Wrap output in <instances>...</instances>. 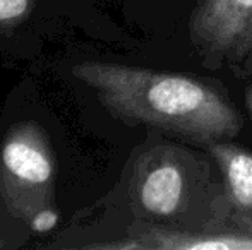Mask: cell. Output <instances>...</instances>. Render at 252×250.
<instances>
[{
	"instance_id": "6da1fadb",
	"label": "cell",
	"mask_w": 252,
	"mask_h": 250,
	"mask_svg": "<svg viewBox=\"0 0 252 250\" xmlns=\"http://www.w3.org/2000/svg\"><path fill=\"white\" fill-rule=\"evenodd\" d=\"M72 76L94 91L113 117L190 142L230 140L240 113L209 84L182 74L110 62H81Z\"/></svg>"
},
{
	"instance_id": "7a4b0ae2",
	"label": "cell",
	"mask_w": 252,
	"mask_h": 250,
	"mask_svg": "<svg viewBox=\"0 0 252 250\" xmlns=\"http://www.w3.org/2000/svg\"><path fill=\"white\" fill-rule=\"evenodd\" d=\"M0 194L5 209L31 224L33 218L53 209L55 161L40 125L21 124L5 136L0 153Z\"/></svg>"
},
{
	"instance_id": "3957f363",
	"label": "cell",
	"mask_w": 252,
	"mask_h": 250,
	"mask_svg": "<svg viewBox=\"0 0 252 250\" xmlns=\"http://www.w3.org/2000/svg\"><path fill=\"white\" fill-rule=\"evenodd\" d=\"M189 153L158 146L144 153L132 175V199L141 214L172 220L186 211L192 192Z\"/></svg>"
},
{
	"instance_id": "277c9868",
	"label": "cell",
	"mask_w": 252,
	"mask_h": 250,
	"mask_svg": "<svg viewBox=\"0 0 252 250\" xmlns=\"http://www.w3.org/2000/svg\"><path fill=\"white\" fill-rule=\"evenodd\" d=\"M189 34L208 65L240 62L252 52V0H201Z\"/></svg>"
},
{
	"instance_id": "5b68a950",
	"label": "cell",
	"mask_w": 252,
	"mask_h": 250,
	"mask_svg": "<svg viewBox=\"0 0 252 250\" xmlns=\"http://www.w3.org/2000/svg\"><path fill=\"white\" fill-rule=\"evenodd\" d=\"M106 249L156 250H252L251 231H186L148 228L136 240L110 244Z\"/></svg>"
},
{
	"instance_id": "8992f818",
	"label": "cell",
	"mask_w": 252,
	"mask_h": 250,
	"mask_svg": "<svg viewBox=\"0 0 252 250\" xmlns=\"http://www.w3.org/2000/svg\"><path fill=\"white\" fill-rule=\"evenodd\" d=\"M208 147L223 173L232 204L252 213V153L226 140H216Z\"/></svg>"
},
{
	"instance_id": "52a82bcc",
	"label": "cell",
	"mask_w": 252,
	"mask_h": 250,
	"mask_svg": "<svg viewBox=\"0 0 252 250\" xmlns=\"http://www.w3.org/2000/svg\"><path fill=\"white\" fill-rule=\"evenodd\" d=\"M28 224L0 206V250L21 249L28 242Z\"/></svg>"
},
{
	"instance_id": "ba28073f",
	"label": "cell",
	"mask_w": 252,
	"mask_h": 250,
	"mask_svg": "<svg viewBox=\"0 0 252 250\" xmlns=\"http://www.w3.org/2000/svg\"><path fill=\"white\" fill-rule=\"evenodd\" d=\"M33 7L34 0H0V31H10L23 24Z\"/></svg>"
},
{
	"instance_id": "9c48e42d",
	"label": "cell",
	"mask_w": 252,
	"mask_h": 250,
	"mask_svg": "<svg viewBox=\"0 0 252 250\" xmlns=\"http://www.w3.org/2000/svg\"><path fill=\"white\" fill-rule=\"evenodd\" d=\"M57 224V214L53 209H48V211H43V213L36 214L31 221L30 228L34 231H48L52 230L53 226Z\"/></svg>"
},
{
	"instance_id": "30bf717a",
	"label": "cell",
	"mask_w": 252,
	"mask_h": 250,
	"mask_svg": "<svg viewBox=\"0 0 252 250\" xmlns=\"http://www.w3.org/2000/svg\"><path fill=\"white\" fill-rule=\"evenodd\" d=\"M246 108H247V111H249V115H251V120H252V86H249L246 89Z\"/></svg>"
}]
</instances>
